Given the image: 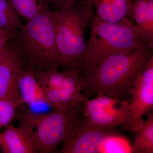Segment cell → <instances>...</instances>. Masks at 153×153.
<instances>
[{"mask_svg": "<svg viewBox=\"0 0 153 153\" xmlns=\"http://www.w3.org/2000/svg\"><path fill=\"white\" fill-rule=\"evenodd\" d=\"M136 36L153 47V0H132Z\"/></svg>", "mask_w": 153, "mask_h": 153, "instance_id": "obj_11", "label": "cell"}, {"mask_svg": "<svg viewBox=\"0 0 153 153\" xmlns=\"http://www.w3.org/2000/svg\"><path fill=\"white\" fill-rule=\"evenodd\" d=\"M33 126L25 123L20 126L10 124L1 133L0 146L4 153H36Z\"/></svg>", "mask_w": 153, "mask_h": 153, "instance_id": "obj_10", "label": "cell"}, {"mask_svg": "<svg viewBox=\"0 0 153 153\" xmlns=\"http://www.w3.org/2000/svg\"><path fill=\"white\" fill-rule=\"evenodd\" d=\"M17 82L23 103L47 104L43 88L32 70L24 68L17 74Z\"/></svg>", "mask_w": 153, "mask_h": 153, "instance_id": "obj_13", "label": "cell"}, {"mask_svg": "<svg viewBox=\"0 0 153 153\" xmlns=\"http://www.w3.org/2000/svg\"><path fill=\"white\" fill-rule=\"evenodd\" d=\"M84 116L88 123L97 126L112 128L122 127L130 117L129 103L126 100L108 96L98 95L85 102Z\"/></svg>", "mask_w": 153, "mask_h": 153, "instance_id": "obj_6", "label": "cell"}, {"mask_svg": "<svg viewBox=\"0 0 153 153\" xmlns=\"http://www.w3.org/2000/svg\"><path fill=\"white\" fill-rule=\"evenodd\" d=\"M25 63L12 38L0 51V99L23 104L17 82V74Z\"/></svg>", "mask_w": 153, "mask_h": 153, "instance_id": "obj_8", "label": "cell"}, {"mask_svg": "<svg viewBox=\"0 0 153 153\" xmlns=\"http://www.w3.org/2000/svg\"><path fill=\"white\" fill-rule=\"evenodd\" d=\"M1 133H0V143H1Z\"/></svg>", "mask_w": 153, "mask_h": 153, "instance_id": "obj_22", "label": "cell"}, {"mask_svg": "<svg viewBox=\"0 0 153 153\" xmlns=\"http://www.w3.org/2000/svg\"><path fill=\"white\" fill-rule=\"evenodd\" d=\"M79 108L68 105L49 113L27 114L26 123L36 127V152H56L59 145L75 133L82 122L79 117Z\"/></svg>", "mask_w": 153, "mask_h": 153, "instance_id": "obj_5", "label": "cell"}, {"mask_svg": "<svg viewBox=\"0 0 153 153\" xmlns=\"http://www.w3.org/2000/svg\"><path fill=\"white\" fill-rule=\"evenodd\" d=\"M114 132L112 128L82 121L75 133L63 143L61 153H101L105 138Z\"/></svg>", "mask_w": 153, "mask_h": 153, "instance_id": "obj_9", "label": "cell"}, {"mask_svg": "<svg viewBox=\"0 0 153 153\" xmlns=\"http://www.w3.org/2000/svg\"><path fill=\"white\" fill-rule=\"evenodd\" d=\"M101 153H132V145L124 137L114 132L105 138Z\"/></svg>", "mask_w": 153, "mask_h": 153, "instance_id": "obj_17", "label": "cell"}, {"mask_svg": "<svg viewBox=\"0 0 153 153\" xmlns=\"http://www.w3.org/2000/svg\"><path fill=\"white\" fill-rule=\"evenodd\" d=\"M44 91V97L48 105L55 109H59L63 106L60 100L59 90L56 88L41 85Z\"/></svg>", "mask_w": 153, "mask_h": 153, "instance_id": "obj_19", "label": "cell"}, {"mask_svg": "<svg viewBox=\"0 0 153 153\" xmlns=\"http://www.w3.org/2000/svg\"><path fill=\"white\" fill-rule=\"evenodd\" d=\"M76 0H45V2L50 7L52 5L55 8V10H60L69 3Z\"/></svg>", "mask_w": 153, "mask_h": 153, "instance_id": "obj_20", "label": "cell"}, {"mask_svg": "<svg viewBox=\"0 0 153 153\" xmlns=\"http://www.w3.org/2000/svg\"><path fill=\"white\" fill-rule=\"evenodd\" d=\"M94 13L102 21L116 23L125 18L133 19L132 0H89Z\"/></svg>", "mask_w": 153, "mask_h": 153, "instance_id": "obj_12", "label": "cell"}, {"mask_svg": "<svg viewBox=\"0 0 153 153\" xmlns=\"http://www.w3.org/2000/svg\"><path fill=\"white\" fill-rule=\"evenodd\" d=\"M148 119L135 133L132 153H153V114H147Z\"/></svg>", "mask_w": 153, "mask_h": 153, "instance_id": "obj_15", "label": "cell"}, {"mask_svg": "<svg viewBox=\"0 0 153 153\" xmlns=\"http://www.w3.org/2000/svg\"><path fill=\"white\" fill-rule=\"evenodd\" d=\"M153 55V47L144 44L129 53L106 57L91 71L81 76L82 92L90 96L104 95L124 98L130 94L134 79Z\"/></svg>", "mask_w": 153, "mask_h": 153, "instance_id": "obj_1", "label": "cell"}, {"mask_svg": "<svg viewBox=\"0 0 153 153\" xmlns=\"http://www.w3.org/2000/svg\"><path fill=\"white\" fill-rule=\"evenodd\" d=\"M130 117L128 123L123 127L126 130L134 132L142 127L145 115L153 108V55L133 82L130 92Z\"/></svg>", "mask_w": 153, "mask_h": 153, "instance_id": "obj_7", "label": "cell"}, {"mask_svg": "<svg viewBox=\"0 0 153 153\" xmlns=\"http://www.w3.org/2000/svg\"><path fill=\"white\" fill-rule=\"evenodd\" d=\"M19 105L9 100L0 99V128L10 124L15 117L16 108Z\"/></svg>", "mask_w": 153, "mask_h": 153, "instance_id": "obj_18", "label": "cell"}, {"mask_svg": "<svg viewBox=\"0 0 153 153\" xmlns=\"http://www.w3.org/2000/svg\"><path fill=\"white\" fill-rule=\"evenodd\" d=\"M89 27L90 35L82 59L83 74L110 55L129 53L147 44L137 38L135 25L128 17L117 23H111L102 21L94 13Z\"/></svg>", "mask_w": 153, "mask_h": 153, "instance_id": "obj_3", "label": "cell"}, {"mask_svg": "<svg viewBox=\"0 0 153 153\" xmlns=\"http://www.w3.org/2000/svg\"><path fill=\"white\" fill-rule=\"evenodd\" d=\"M16 10L28 22L49 6L45 0H10Z\"/></svg>", "mask_w": 153, "mask_h": 153, "instance_id": "obj_16", "label": "cell"}, {"mask_svg": "<svg viewBox=\"0 0 153 153\" xmlns=\"http://www.w3.org/2000/svg\"><path fill=\"white\" fill-rule=\"evenodd\" d=\"M56 34L60 67L63 70L82 66L85 31L94 11L89 0H76L55 10Z\"/></svg>", "mask_w": 153, "mask_h": 153, "instance_id": "obj_4", "label": "cell"}, {"mask_svg": "<svg viewBox=\"0 0 153 153\" xmlns=\"http://www.w3.org/2000/svg\"><path fill=\"white\" fill-rule=\"evenodd\" d=\"M10 38L5 32L0 28V51L4 48Z\"/></svg>", "mask_w": 153, "mask_h": 153, "instance_id": "obj_21", "label": "cell"}, {"mask_svg": "<svg viewBox=\"0 0 153 153\" xmlns=\"http://www.w3.org/2000/svg\"><path fill=\"white\" fill-rule=\"evenodd\" d=\"M56 11L47 6L24 25L12 38L25 68L30 70H59L60 59L56 41Z\"/></svg>", "mask_w": 153, "mask_h": 153, "instance_id": "obj_2", "label": "cell"}, {"mask_svg": "<svg viewBox=\"0 0 153 153\" xmlns=\"http://www.w3.org/2000/svg\"><path fill=\"white\" fill-rule=\"evenodd\" d=\"M24 25L10 1L0 0V28L12 38Z\"/></svg>", "mask_w": 153, "mask_h": 153, "instance_id": "obj_14", "label": "cell"}]
</instances>
